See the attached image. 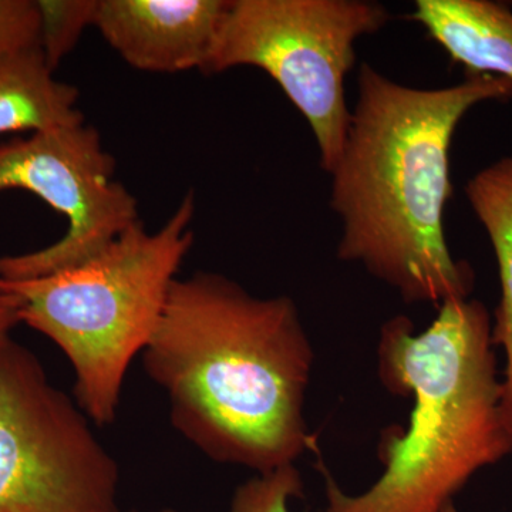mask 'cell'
<instances>
[{"label":"cell","mask_w":512,"mask_h":512,"mask_svg":"<svg viewBox=\"0 0 512 512\" xmlns=\"http://www.w3.org/2000/svg\"><path fill=\"white\" fill-rule=\"evenodd\" d=\"M130 512H138V511H130ZM157 512H177L173 510V508H164V510L157 511Z\"/></svg>","instance_id":"obj_17"},{"label":"cell","mask_w":512,"mask_h":512,"mask_svg":"<svg viewBox=\"0 0 512 512\" xmlns=\"http://www.w3.org/2000/svg\"><path fill=\"white\" fill-rule=\"evenodd\" d=\"M464 191L497 259L501 296L495 309L493 342L505 353L503 404L512 429V154L478 171Z\"/></svg>","instance_id":"obj_11"},{"label":"cell","mask_w":512,"mask_h":512,"mask_svg":"<svg viewBox=\"0 0 512 512\" xmlns=\"http://www.w3.org/2000/svg\"><path fill=\"white\" fill-rule=\"evenodd\" d=\"M493 319L476 299L441 303L421 333L407 316L384 323L377 346L380 382L412 397L409 426L380 439L384 470L363 494H346L322 468L326 512H443L485 467L512 453Z\"/></svg>","instance_id":"obj_3"},{"label":"cell","mask_w":512,"mask_h":512,"mask_svg":"<svg viewBox=\"0 0 512 512\" xmlns=\"http://www.w3.org/2000/svg\"><path fill=\"white\" fill-rule=\"evenodd\" d=\"M466 69L512 84V9L493 0H417L409 16Z\"/></svg>","instance_id":"obj_9"},{"label":"cell","mask_w":512,"mask_h":512,"mask_svg":"<svg viewBox=\"0 0 512 512\" xmlns=\"http://www.w3.org/2000/svg\"><path fill=\"white\" fill-rule=\"evenodd\" d=\"M512 84L467 76L440 89L394 82L362 63L345 146L330 171V208L342 222L338 258L365 266L406 303L470 296L474 275L448 248L450 147L458 124Z\"/></svg>","instance_id":"obj_2"},{"label":"cell","mask_w":512,"mask_h":512,"mask_svg":"<svg viewBox=\"0 0 512 512\" xmlns=\"http://www.w3.org/2000/svg\"><path fill=\"white\" fill-rule=\"evenodd\" d=\"M116 161L86 124L39 131L0 144V192L23 190L60 212L59 241L0 256V281L39 278L83 264L140 221L136 197L114 180Z\"/></svg>","instance_id":"obj_7"},{"label":"cell","mask_w":512,"mask_h":512,"mask_svg":"<svg viewBox=\"0 0 512 512\" xmlns=\"http://www.w3.org/2000/svg\"><path fill=\"white\" fill-rule=\"evenodd\" d=\"M194 191L165 224L138 221L83 264L23 281H0L20 301V322L69 359L74 397L96 426L116 420L128 367L143 355L185 256L194 245Z\"/></svg>","instance_id":"obj_4"},{"label":"cell","mask_w":512,"mask_h":512,"mask_svg":"<svg viewBox=\"0 0 512 512\" xmlns=\"http://www.w3.org/2000/svg\"><path fill=\"white\" fill-rule=\"evenodd\" d=\"M79 90L59 82L39 45L0 56V134L84 123Z\"/></svg>","instance_id":"obj_10"},{"label":"cell","mask_w":512,"mask_h":512,"mask_svg":"<svg viewBox=\"0 0 512 512\" xmlns=\"http://www.w3.org/2000/svg\"><path fill=\"white\" fill-rule=\"evenodd\" d=\"M39 45V12L33 0H0V56Z\"/></svg>","instance_id":"obj_14"},{"label":"cell","mask_w":512,"mask_h":512,"mask_svg":"<svg viewBox=\"0 0 512 512\" xmlns=\"http://www.w3.org/2000/svg\"><path fill=\"white\" fill-rule=\"evenodd\" d=\"M20 322V301L16 296L0 293V346Z\"/></svg>","instance_id":"obj_15"},{"label":"cell","mask_w":512,"mask_h":512,"mask_svg":"<svg viewBox=\"0 0 512 512\" xmlns=\"http://www.w3.org/2000/svg\"><path fill=\"white\" fill-rule=\"evenodd\" d=\"M389 20L366 0H229L205 74L242 66L269 74L308 121L329 174L352 116L345 83L356 42Z\"/></svg>","instance_id":"obj_5"},{"label":"cell","mask_w":512,"mask_h":512,"mask_svg":"<svg viewBox=\"0 0 512 512\" xmlns=\"http://www.w3.org/2000/svg\"><path fill=\"white\" fill-rule=\"evenodd\" d=\"M229 0H97L94 28L134 69L205 73Z\"/></svg>","instance_id":"obj_8"},{"label":"cell","mask_w":512,"mask_h":512,"mask_svg":"<svg viewBox=\"0 0 512 512\" xmlns=\"http://www.w3.org/2000/svg\"><path fill=\"white\" fill-rule=\"evenodd\" d=\"M39 12V47L55 72L84 30L94 26L97 0H36Z\"/></svg>","instance_id":"obj_12"},{"label":"cell","mask_w":512,"mask_h":512,"mask_svg":"<svg viewBox=\"0 0 512 512\" xmlns=\"http://www.w3.org/2000/svg\"><path fill=\"white\" fill-rule=\"evenodd\" d=\"M302 495L301 473L295 464H288L239 485L228 512H291L289 503Z\"/></svg>","instance_id":"obj_13"},{"label":"cell","mask_w":512,"mask_h":512,"mask_svg":"<svg viewBox=\"0 0 512 512\" xmlns=\"http://www.w3.org/2000/svg\"><path fill=\"white\" fill-rule=\"evenodd\" d=\"M443 512H458L456 505L454 503L448 504L446 508H444Z\"/></svg>","instance_id":"obj_16"},{"label":"cell","mask_w":512,"mask_h":512,"mask_svg":"<svg viewBox=\"0 0 512 512\" xmlns=\"http://www.w3.org/2000/svg\"><path fill=\"white\" fill-rule=\"evenodd\" d=\"M141 356L174 429L211 460L264 474L316 450L303 413L315 355L288 296L214 272L177 278Z\"/></svg>","instance_id":"obj_1"},{"label":"cell","mask_w":512,"mask_h":512,"mask_svg":"<svg viewBox=\"0 0 512 512\" xmlns=\"http://www.w3.org/2000/svg\"><path fill=\"white\" fill-rule=\"evenodd\" d=\"M120 471L79 404L10 338L0 346V512H120Z\"/></svg>","instance_id":"obj_6"}]
</instances>
